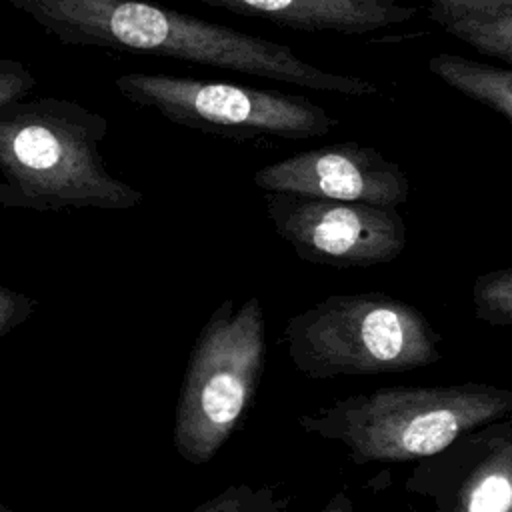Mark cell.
I'll return each instance as SVG.
<instances>
[{"mask_svg": "<svg viewBox=\"0 0 512 512\" xmlns=\"http://www.w3.org/2000/svg\"><path fill=\"white\" fill-rule=\"evenodd\" d=\"M266 360V322L258 296L240 306L224 300L190 350L172 428V444L188 464L210 462L248 414Z\"/></svg>", "mask_w": 512, "mask_h": 512, "instance_id": "5b68a950", "label": "cell"}, {"mask_svg": "<svg viewBox=\"0 0 512 512\" xmlns=\"http://www.w3.org/2000/svg\"><path fill=\"white\" fill-rule=\"evenodd\" d=\"M512 412V390L488 384L384 386L298 416V426L346 448L352 464L434 456Z\"/></svg>", "mask_w": 512, "mask_h": 512, "instance_id": "3957f363", "label": "cell"}, {"mask_svg": "<svg viewBox=\"0 0 512 512\" xmlns=\"http://www.w3.org/2000/svg\"><path fill=\"white\" fill-rule=\"evenodd\" d=\"M202 4L266 18L300 32L374 34L406 24L420 10L398 0H198Z\"/></svg>", "mask_w": 512, "mask_h": 512, "instance_id": "9c48e42d", "label": "cell"}, {"mask_svg": "<svg viewBox=\"0 0 512 512\" xmlns=\"http://www.w3.org/2000/svg\"><path fill=\"white\" fill-rule=\"evenodd\" d=\"M426 14L448 34L478 52L512 64V8L474 10L426 6Z\"/></svg>", "mask_w": 512, "mask_h": 512, "instance_id": "7c38bea8", "label": "cell"}, {"mask_svg": "<svg viewBox=\"0 0 512 512\" xmlns=\"http://www.w3.org/2000/svg\"><path fill=\"white\" fill-rule=\"evenodd\" d=\"M106 134L108 120L74 100H14L0 108V172L34 210L136 208L144 194L106 168Z\"/></svg>", "mask_w": 512, "mask_h": 512, "instance_id": "7a4b0ae2", "label": "cell"}, {"mask_svg": "<svg viewBox=\"0 0 512 512\" xmlns=\"http://www.w3.org/2000/svg\"><path fill=\"white\" fill-rule=\"evenodd\" d=\"M480 452L460 478L448 512H512L510 428L482 438Z\"/></svg>", "mask_w": 512, "mask_h": 512, "instance_id": "30bf717a", "label": "cell"}, {"mask_svg": "<svg viewBox=\"0 0 512 512\" xmlns=\"http://www.w3.org/2000/svg\"><path fill=\"white\" fill-rule=\"evenodd\" d=\"M428 68L442 82L464 96L482 102L494 112L512 120V70L476 62L456 54H438L428 60Z\"/></svg>", "mask_w": 512, "mask_h": 512, "instance_id": "8fae6325", "label": "cell"}, {"mask_svg": "<svg viewBox=\"0 0 512 512\" xmlns=\"http://www.w3.org/2000/svg\"><path fill=\"white\" fill-rule=\"evenodd\" d=\"M476 318L490 326H512V268H500L476 278L472 286Z\"/></svg>", "mask_w": 512, "mask_h": 512, "instance_id": "5bb4252c", "label": "cell"}, {"mask_svg": "<svg viewBox=\"0 0 512 512\" xmlns=\"http://www.w3.org/2000/svg\"><path fill=\"white\" fill-rule=\"evenodd\" d=\"M36 86V78L24 62L0 58V108L24 98Z\"/></svg>", "mask_w": 512, "mask_h": 512, "instance_id": "9a60e30c", "label": "cell"}, {"mask_svg": "<svg viewBox=\"0 0 512 512\" xmlns=\"http://www.w3.org/2000/svg\"><path fill=\"white\" fill-rule=\"evenodd\" d=\"M434 8H474V10H498L512 8V0H424Z\"/></svg>", "mask_w": 512, "mask_h": 512, "instance_id": "e0dca14e", "label": "cell"}, {"mask_svg": "<svg viewBox=\"0 0 512 512\" xmlns=\"http://www.w3.org/2000/svg\"><path fill=\"white\" fill-rule=\"evenodd\" d=\"M36 308V300L28 294L0 286V336L14 330L18 324L30 318Z\"/></svg>", "mask_w": 512, "mask_h": 512, "instance_id": "2e32d148", "label": "cell"}, {"mask_svg": "<svg viewBox=\"0 0 512 512\" xmlns=\"http://www.w3.org/2000/svg\"><path fill=\"white\" fill-rule=\"evenodd\" d=\"M0 206L4 208H28L34 210L32 202L20 194L14 186H10L6 180H0Z\"/></svg>", "mask_w": 512, "mask_h": 512, "instance_id": "ac0fdd59", "label": "cell"}, {"mask_svg": "<svg viewBox=\"0 0 512 512\" xmlns=\"http://www.w3.org/2000/svg\"><path fill=\"white\" fill-rule=\"evenodd\" d=\"M264 208L276 234L310 264L370 268L406 248V224L392 206L264 192Z\"/></svg>", "mask_w": 512, "mask_h": 512, "instance_id": "52a82bcc", "label": "cell"}, {"mask_svg": "<svg viewBox=\"0 0 512 512\" xmlns=\"http://www.w3.org/2000/svg\"><path fill=\"white\" fill-rule=\"evenodd\" d=\"M322 512H354V502L344 490H340L324 504Z\"/></svg>", "mask_w": 512, "mask_h": 512, "instance_id": "d6986e66", "label": "cell"}, {"mask_svg": "<svg viewBox=\"0 0 512 512\" xmlns=\"http://www.w3.org/2000/svg\"><path fill=\"white\" fill-rule=\"evenodd\" d=\"M0 512H10V510H8V508H6V506L0 502Z\"/></svg>", "mask_w": 512, "mask_h": 512, "instance_id": "ffe728a7", "label": "cell"}, {"mask_svg": "<svg viewBox=\"0 0 512 512\" xmlns=\"http://www.w3.org/2000/svg\"><path fill=\"white\" fill-rule=\"evenodd\" d=\"M68 46L166 56L306 90L364 98L380 92L368 78L334 74L244 30L182 14L148 0H6Z\"/></svg>", "mask_w": 512, "mask_h": 512, "instance_id": "6da1fadb", "label": "cell"}, {"mask_svg": "<svg viewBox=\"0 0 512 512\" xmlns=\"http://www.w3.org/2000/svg\"><path fill=\"white\" fill-rule=\"evenodd\" d=\"M120 94L166 120L238 142L306 140L326 136L338 126L310 98L230 82L172 74L128 72L114 80Z\"/></svg>", "mask_w": 512, "mask_h": 512, "instance_id": "8992f818", "label": "cell"}, {"mask_svg": "<svg viewBox=\"0 0 512 512\" xmlns=\"http://www.w3.org/2000/svg\"><path fill=\"white\" fill-rule=\"evenodd\" d=\"M192 512H292L290 498L278 494L274 486L232 484Z\"/></svg>", "mask_w": 512, "mask_h": 512, "instance_id": "4fadbf2b", "label": "cell"}, {"mask_svg": "<svg viewBox=\"0 0 512 512\" xmlns=\"http://www.w3.org/2000/svg\"><path fill=\"white\" fill-rule=\"evenodd\" d=\"M252 182L264 192L392 208L404 204L410 194V182L400 164L360 142H340L292 154L256 170Z\"/></svg>", "mask_w": 512, "mask_h": 512, "instance_id": "ba28073f", "label": "cell"}, {"mask_svg": "<svg viewBox=\"0 0 512 512\" xmlns=\"http://www.w3.org/2000/svg\"><path fill=\"white\" fill-rule=\"evenodd\" d=\"M292 366L314 380L378 376L442 360V336L416 306L384 292L332 294L284 326Z\"/></svg>", "mask_w": 512, "mask_h": 512, "instance_id": "277c9868", "label": "cell"}]
</instances>
